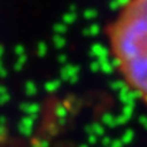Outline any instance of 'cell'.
Here are the masks:
<instances>
[{"label": "cell", "mask_w": 147, "mask_h": 147, "mask_svg": "<svg viewBox=\"0 0 147 147\" xmlns=\"http://www.w3.org/2000/svg\"><path fill=\"white\" fill-rule=\"evenodd\" d=\"M105 37L119 76L147 106V0H125L108 22Z\"/></svg>", "instance_id": "6da1fadb"}]
</instances>
